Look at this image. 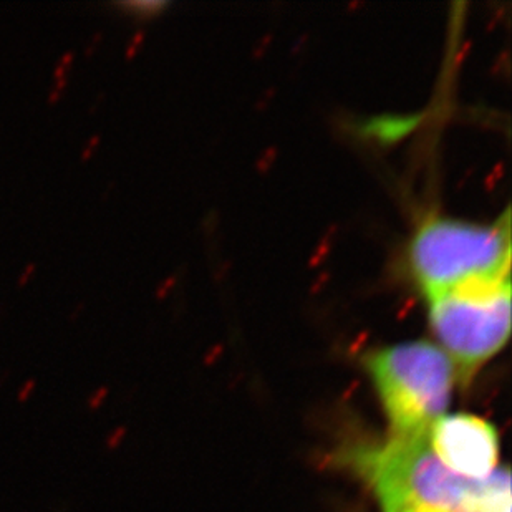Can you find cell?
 Listing matches in <instances>:
<instances>
[{
    "label": "cell",
    "instance_id": "1",
    "mask_svg": "<svg viewBox=\"0 0 512 512\" xmlns=\"http://www.w3.org/2000/svg\"><path fill=\"white\" fill-rule=\"evenodd\" d=\"M353 463L383 512H511L508 468L481 481L461 478L436 459L426 438L390 436L383 445L355 451Z\"/></svg>",
    "mask_w": 512,
    "mask_h": 512
},
{
    "label": "cell",
    "instance_id": "2",
    "mask_svg": "<svg viewBox=\"0 0 512 512\" xmlns=\"http://www.w3.org/2000/svg\"><path fill=\"white\" fill-rule=\"evenodd\" d=\"M509 213L493 223H474L430 211L406 244V271L428 299L466 282L511 271Z\"/></svg>",
    "mask_w": 512,
    "mask_h": 512
},
{
    "label": "cell",
    "instance_id": "3",
    "mask_svg": "<svg viewBox=\"0 0 512 512\" xmlns=\"http://www.w3.org/2000/svg\"><path fill=\"white\" fill-rule=\"evenodd\" d=\"M365 367L382 401L393 438H426L450 406L456 372L435 342L413 340L375 348Z\"/></svg>",
    "mask_w": 512,
    "mask_h": 512
},
{
    "label": "cell",
    "instance_id": "4",
    "mask_svg": "<svg viewBox=\"0 0 512 512\" xmlns=\"http://www.w3.org/2000/svg\"><path fill=\"white\" fill-rule=\"evenodd\" d=\"M426 300L436 345L468 385L511 337V271L466 282Z\"/></svg>",
    "mask_w": 512,
    "mask_h": 512
},
{
    "label": "cell",
    "instance_id": "5",
    "mask_svg": "<svg viewBox=\"0 0 512 512\" xmlns=\"http://www.w3.org/2000/svg\"><path fill=\"white\" fill-rule=\"evenodd\" d=\"M426 441L436 459L461 478L481 481L498 469V431L479 416L443 415L431 426Z\"/></svg>",
    "mask_w": 512,
    "mask_h": 512
},
{
    "label": "cell",
    "instance_id": "6",
    "mask_svg": "<svg viewBox=\"0 0 512 512\" xmlns=\"http://www.w3.org/2000/svg\"><path fill=\"white\" fill-rule=\"evenodd\" d=\"M108 388L100 387L92 393V397L88 398V408L92 411H97L102 408L103 403L107 400Z\"/></svg>",
    "mask_w": 512,
    "mask_h": 512
},
{
    "label": "cell",
    "instance_id": "7",
    "mask_svg": "<svg viewBox=\"0 0 512 512\" xmlns=\"http://www.w3.org/2000/svg\"><path fill=\"white\" fill-rule=\"evenodd\" d=\"M35 387H37V382H35L34 378L27 380V382L20 387L19 395H17L19 403H25V401L29 400V398L32 397V393L35 392Z\"/></svg>",
    "mask_w": 512,
    "mask_h": 512
},
{
    "label": "cell",
    "instance_id": "8",
    "mask_svg": "<svg viewBox=\"0 0 512 512\" xmlns=\"http://www.w3.org/2000/svg\"><path fill=\"white\" fill-rule=\"evenodd\" d=\"M100 141H102V136H93L92 140H90V143H88V145L85 146V150H83V161H87L90 160V158H92L93 151L97 150L98 145H100Z\"/></svg>",
    "mask_w": 512,
    "mask_h": 512
},
{
    "label": "cell",
    "instance_id": "9",
    "mask_svg": "<svg viewBox=\"0 0 512 512\" xmlns=\"http://www.w3.org/2000/svg\"><path fill=\"white\" fill-rule=\"evenodd\" d=\"M123 435H125V428H118V430H115V433H113V435L107 440L108 450H115L116 446L120 445Z\"/></svg>",
    "mask_w": 512,
    "mask_h": 512
},
{
    "label": "cell",
    "instance_id": "10",
    "mask_svg": "<svg viewBox=\"0 0 512 512\" xmlns=\"http://www.w3.org/2000/svg\"><path fill=\"white\" fill-rule=\"evenodd\" d=\"M35 269H37V266H35V264H29V266H27V269H25L24 274L20 276L19 285L27 284V282H29L30 276L34 274Z\"/></svg>",
    "mask_w": 512,
    "mask_h": 512
}]
</instances>
